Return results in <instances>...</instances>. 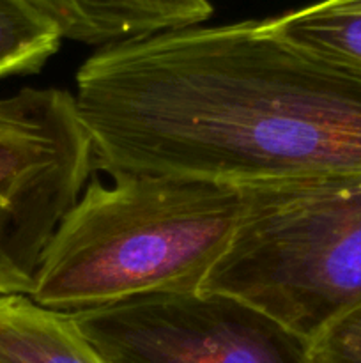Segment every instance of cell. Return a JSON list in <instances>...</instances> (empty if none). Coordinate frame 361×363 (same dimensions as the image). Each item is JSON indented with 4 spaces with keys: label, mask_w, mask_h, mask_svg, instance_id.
<instances>
[{
    "label": "cell",
    "mask_w": 361,
    "mask_h": 363,
    "mask_svg": "<svg viewBox=\"0 0 361 363\" xmlns=\"http://www.w3.org/2000/svg\"><path fill=\"white\" fill-rule=\"evenodd\" d=\"M74 98L113 179H361V77L268 20L106 46L80 67Z\"/></svg>",
    "instance_id": "1"
},
{
    "label": "cell",
    "mask_w": 361,
    "mask_h": 363,
    "mask_svg": "<svg viewBox=\"0 0 361 363\" xmlns=\"http://www.w3.org/2000/svg\"><path fill=\"white\" fill-rule=\"evenodd\" d=\"M244 215L243 188L168 176L94 181L50 240L28 298L80 314L204 291Z\"/></svg>",
    "instance_id": "2"
},
{
    "label": "cell",
    "mask_w": 361,
    "mask_h": 363,
    "mask_svg": "<svg viewBox=\"0 0 361 363\" xmlns=\"http://www.w3.org/2000/svg\"><path fill=\"white\" fill-rule=\"evenodd\" d=\"M244 215L204 291L311 340L361 303V179L241 186Z\"/></svg>",
    "instance_id": "3"
},
{
    "label": "cell",
    "mask_w": 361,
    "mask_h": 363,
    "mask_svg": "<svg viewBox=\"0 0 361 363\" xmlns=\"http://www.w3.org/2000/svg\"><path fill=\"white\" fill-rule=\"evenodd\" d=\"M92 167L74 94L27 87L0 98V296H30L46 247Z\"/></svg>",
    "instance_id": "4"
},
{
    "label": "cell",
    "mask_w": 361,
    "mask_h": 363,
    "mask_svg": "<svg viewBox=\"0 0 361 363\" xmlns=\"http://www.w3.org/2000/svg\"><path fill=\"white\" fill-rule=\"evenodd\" d=\"M71 318L106 363H317L310 340L207 291L149 294Z\"/></svg>",
    "instance_id": "5"
},
{
    "label": "cell",
    "mask_w": 361,
    "mask_h": 363,
    "mask_svg": "<svg viewBox=\"0 0 361 363\" xmlns=\"http://www.w3.org/2000/svg\"><path fill=\"white\" fill-rule=\"evenodd\" d=\"M60 34L106 46L197 27L212 14L209 0H28Z\"/></svg>",
    "instance_id": "6"
},
{
    "label": "cell",
    "mask_w": 361,
    "mask_h": 363,
    "mask_svg": "<svg viewBox=\"0 0 361 363\" xmlns=\"http://www.w3.org/2000/svg\"><path fill=\"white\" fill-rule=\"evenodd\" d=\"M0 363H106L73 318L32 298L0 296Z\"/></svg>",
    "instance_id": "7"
},
{
    "label": "cell",
    "mask_w": 361,
    "mask_h": 363,
    "mask_svg": "<svg viewBox=\"0 0 361 363\" xmlns=\"http://www.w3.org/2000/svg\"><path fill=\"white\" fill-rule=\"evenodd\" d=\"M275 34L361 77V0H321L269 18Z\"/></svg>",
    "instance_id": "8"
},
{
    "label": "cell",
    "mask_w": 361,
    "mask_h": 363,
    "mask_svg": "<svg viewBox=\"0 0 361 363\" xmlns=\"http://www.w3.org/2000/svg\"><path fill=\"white\" fill-rule=\"evenodd\" d=\"M60 34L28 0H0V78L41 71Z\"/></svg>",
    "instance_id": "9"
},
{
    "label": "cell",
    "mask_w": 361,
    "mask_h": 363,
    "mask_svg": "<svg viewBox=\"0 0 361 363\" xmlns=\"http://www.w3.org/2000/svg\"><path fill=\"white\" fill-rule=\"evenodd\" d=\"M310 346L317 363H361V303L328 323Z\"/></svg>",
    "instance_id": "10"
}]
</instances>
